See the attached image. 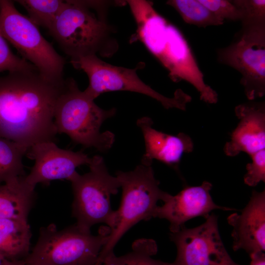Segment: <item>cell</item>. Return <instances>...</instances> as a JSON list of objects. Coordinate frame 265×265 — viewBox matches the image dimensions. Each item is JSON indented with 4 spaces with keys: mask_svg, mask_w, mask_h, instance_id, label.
<instances>
[{
    "mask_svg": "<svg viewBox=\"0 0 265 265\" xmlns=\"http://www.w3.org/2000/svg\"><path fill=\"white\" fill-rule=\"evenodd\" d=\"M152 120L143 117L136 122L143 133L145 152L141 163L151 165L154 159L177 169L185 153L191 152L193 143L189 136L184 132L173 135L158 131L152 127Z\"/></svg>",
    "mask_w": 265,
    "mask_h": 265,
    "instance_id": "cell-16",
    "label": "cell"
},
{
    "mask_svg": "<svg viewBox=\"0 0 265 265\" xmlns=\"http://www.w3.org/2000/svg\"><path fill=\"white\" fill-rule=\"evenodd\" d=\"M235 112L239 121L224 147L225 154L234 157L243 152L251 156L265 149V102L241 104Z\"/></svg>",
    "mask_w": 265,
    "mask_h": 265,
    "instance_id": "cell-15",
    "label": "cell"
},
{
    "mask_svg": "<svg viewBox=\"0 0 265 265\" xmlns=\"http://www.w3.org/2000/svg\"><path fill=\"white\" fill-rule=\"evenodd\" d=\"M4 71L10 73L37 70L32 64L13 53L0 30V72Z\"/></svg>",
    "mask_w": 265,
    "mask_h": 265,
    "instance_id": "cell-23",
    "label": "cell"
},
{
    "mask_svg": "<svg viewBox=\"0 0 265 265\" xmlns=\"http://www.w3.org/2000/svg\"><path fill=\"white\" fill-rule=\"evenodd\" d=\"M26 265H27L26 264Z\"/></svg>",
    "mask_w": 265,
    "mask_h": 265,
    "instance_id": "cell-29",
    "label": "cell"
},
{
    "mask_svg": "<svg viewBox=\"0 0 265 265\" xmlns=\"http://www.w3.org/2000/svg\"><path fill=\"white\" fill-rule=\"evenodd\" d=\"M242 13L241 23H265V0H234Z\"/></svg>",
    "mask_w": 265,
    "mask_h": 265,
    "instance_id": "cell-24",
    "label": "cell"
},
{
    "mask_svg": "<svg viewBox=\"0 0 265 265\" xmlns=\"http://www.w3.org/2000/svg\"><path fill=\"white\" fill-rule=\"evenodd\" d=\"M65 80L51 81L38 71L0 77V137L28 147L54 141V108Z\"/></svg>",
    "mask_w": 265,
    "mask_h": 265,
    "instance_id": "cell-1",
    "label": "cell"
},
{
    "mask_svg": "<svg viewBox=\"0 0 265 265\" xmlns=\"http://www.w3.org/2000/svg\"><path fill=\"white\" fill-rule=\"evenodd\" d=\"M34 164L30 173L22 177L23 182L35 189L39 183L49 184L53 180H67L82 165H89L92 157L81 151L74 152L58 147L54 141H49L30 146L26 155Z\"/></svg>",
    "mask_w": 265,
    "mask_h": 265,
    "instance_id": "cell-12",
    "label": "cell"
},
{
    "mask_svg": "<svg viewBox=\"0 0 265 265\" xmlns=\"http://www.w3.org/2000/svg\"><path fill=\"white\" fill-rule=\"evenodd\" d=\"M125 0H66L49 30L71 60L90 55L111 57L118 50L116 29L108 20L112 6Z\"/></svg>",
    "mask_w": 265,
    "mask_h": 265,
    "instance_id": "cell-3",
    "label": "cell"
},
{
    "mask_svg": "<svg viewBox=\"0 0 265 265\" xmlns=\"http://www.w3.org/2000/svg\"><path fill=\"white\" fill-rule=\"evenodd\" d=\"M250 257V265H265V254L263 252L254 254Z\"/></svg>",
    "mask_w": 265,
    "mask_h": 265,
    "instance_id": "cell-27",
    "label": "cell"
},
{
    "mask_svg": "<svg viewBox=\"0 0 265 265\" xmlns=\"http://www.w3.org/2000/svg\"><path fill=\"white\" fill-rule=\"evenodd\" d=\"M166 4L179 14L184 21L199 27L217 26L224 21L217 17L199 0H169Z\"/></svg>",
    "mask_w": 265,
    "mask_h": 265,
    "instance_id": "cell-21",
    "label": "cell"
},
{
    "mask_svg": "<svg viewBox=\"0 0 265 265\" xmlns=\"http://www.w3.org/2000/svg\"><path fill=\"white\" fill-rule=\"evenodd\" d=\"M0 30L22 55L44 78L61 82L65 59L42 35L37 26L16 8L14 2L0 0Z\"/></svg>",
    "mask_w": 265,
    "mask_h": 265,
    "instance_id": "cell-8",
    "label": "cell"
},
{
    "mask_svg": "<svg viewBox=\"0 0 265 265\" xmlns=\"http://www.w3.org/2000/svg\"><path fill=\"white\" fill-rule=\"evenodd\" d=\"M71 63L74 68L86 74L89 84L83 92L93 100L104 93L128 91L150 97L166 109L175 108L183 110L191 101V96L181 89H177L174 96L169 98L145 83L137 74V70L144 65L142 62L131 69L111 65L96 55H90L71 60Z\"/></svg>",
    "mask_w": 265,
    "mask_h": 265,
    "instance_id": "cell-9",
    "label": "cell"
},
{
    "mask_svg": "<svg viewBox=\"0 0 265 265\" xmlns=\"http://www.w3.org/2000/svg\"><path fill=\"white\" fill-rule=\"evenodd\" d=\"M233 227L234 251L243 249L250 256L265 250V191L254 190L247 205L240 213L227 218Z\"/></svg>",
    "mask_w": 265,
    "mask_h": 265,
    "instance_id": "cell-14",
    "label": "cell"
},
{
    "mask_svg": "<svg viewBox=\"0 0 265 265\" xmlns=\"http://www.w3.org/2000/svg\"><path fill=\"white\" fill-rule=\"evenodd\" d=\"M29 147L0 137V183H8L25 176L23 159Z\"/></svg>",
    "mask_w": 265,
    "mask_h": 265,
    "instance_id": "cell-19",
    "label": "cell"
},
{
    "mask_svg": "<svg viewBox=\"0 0 265 265\" xmlns=\"http://www.w3.org/2000/svg\"><path fill=\"white\" fill-rule=\"evenodd\" d=\"M26 10L29 19L37 26L49 30L65 6L66 0H18Z\"/></svg>",
    "mask_w": 265,
    "mask_h": 265,
    "instance_id": "cell-22",
    "label": "cell"
},
{
    "mask_svg": "<svg viewBox=\"0 0 265 265\" xmlns=\"http://www.w3.org/2000/svg\"><path fill=\"white\" fill-rule=\"evenodd\" d=\"M122 189L121 201L115 211L108 240L102 249L95 265H99L113 249L124 235L142 220L153 218L157 202H164L169 193L159 187L151 165L140 163L132 171L116 172Z\"/></svg>",
    "mask_w": 265,
    "mask_h": 265,
    "instance_id": "cell-5",
    "label": "cell"
},
{
    "mask_svg": "<svg viewBox=\"0 0 265 265\" xmlns=\"http://www.w3.org/2000/svg\"><path fill=\"white\" fill-rule=\"evenodd\" d=\"M94 101L73 78L67 79L55 104L54 124L57 134L65 133L76 144L105 152L112 147L115 136L109 131L101 132L100 129L116 109H104Z\"/></svg>",
    "mask_w": 265,
    "mask_h": 265,
    "instance_id": "cell-4",
    "label": "cell"
},
{
    "mask_svg": "<svg viewBox=\"0 0 265 265\" xmlns=\"http://www.w3.org/2000/svg\"><path fill=\"white\" fill-rule=\"evenodd\" d=\"M250 157L252 161L246 165L247 172L243 180L246 185L255 186L261 182H265V149Z\"/></svg>",
    "mask_w": 265,
    "mask_h": 265,
    "instance_id": "cell-26",
    "label": "cell"
},
{
    "mask_svg": "<svg viewBox=\"0 0 265 265\" xmlns=\"http://www.w3.org/2000/svg\"><path fill=\"white\" fill-rule=\"evenodd\" d=\"M212 188L211 183L204 181L199 186L186 187L175 195L169 194L164 204L156 207L153 218L168 220L171 233H175L187 221L197 216L206 218L214 210H236L216 205L210 194Z\"/></svg>",
    "mask_w": 265,
    "mask_h": 265,
    "instance_id": "cell-13",
    "label": "cell"
},
{
    "mask_svg": "<svg viewBox=\"0 0 265 265\" xmlns=\"http://www.w3.org/2000/svg\"><path fill=\"white\" fill-rule=\"evenodd\" d=\"M31 237L27 219H0V255L12 261H24L30 252Z\"/></svg>",
    "mask_w": 265,
    "mask_h": 265,
    "instance_id": "cell-17",
    "label": "cell"
},
{
    "mask_svg": "<svg viewBox=\"0 0 265 265\" xmlns=\"http://www.w3.org/2000/svg\"><path fill=\"white\" fill-rule=\"evenodd\" d=\"M0 265H26L24 260L12 261L0 255Z\"/></svg>",
    "mask_w": 265,
    "mask_h": 265,
    "instance_id": "cell-28",
    "label": "cell"
},
{
    "mask_svg": "<svg viewBox=\"0 0 265 265\" xmlns=\"http://www.w3.org/2000/svg\"><path fill=\"white\" fill-rule=\"evenodd\" d=\"M217 60L241 76L240 83L251 101L265 94V24H241L232 43L216 50Z\"/></svg>",
    "mask_w": 265,
    "mask_h": 265,
    "instance_id": "cell-10",
    "label": "cell"
},
{
    "mask_svg": "<svg viewBox=\"0 0 265 265\" xmlns=\"http://www.w3.org/2000/svg\"><path fill=\"white\" fill-rule=\"evenodd\" d=\"M109 233L108 227L93 235L76 224L61 230L51 224L41 228L37 241L24 261L27 265H95Z\"/></svg>",
    "mask_w": 265,
    "mask_h": 265,
    "instance_id": "cell-6",
    "label": "cell"
},
{
    "mask_svg": "<svg viewBox=\"0 0 265 265\" xmlns=\"http://www.w3.org/2000/svg\"><path fill=\"white\" fill-rule=\"evenodd\" d=\"M35 196V189L26 185L22 178L0 185V219H27Z\"/></svg>",
    "mask_w": 265,
    "mask_h": 265,
    "instance_id": "cell-18",
    "label": "cell"
},
{
    "mask_svg": "<svg viewBox=\"0 0 265 265\" xmlns=\"http://www.w3.org/2000/svg\"><path fill=\"white\" fill-rule=\"evenodd\" d=\"M89 166L88 172L80 175L76 171L68 180L73 193L72 215L82 231L90 232L92 226L99 223L106 224L110 229L115 214L110 197L117 193L119 181L109 173L100 156H93Z\"/></svg>",
    "mask_w": 265,
    "mask_h": 265,
    "instance_id": "cell-7",
    "label": "cell"
},
{
    "mask_svg": "<svg viewBox=\"0 0 265 265\" xmlns=\"http://www.w3.org/2000/svg\"><path fill=\"white\" fill-rule=\"evenodd\" d=\"M136 24L132 40L141 41L168 71L175 82L186 81L197 90L201 100L215 104L218 95L207 84L191 49L182 32L145 0L126 1Z\"/></svg>",
    "mask_w": 265,
    "mask_h": 265,
    "instance_id": "cell-2",
    "label": "cell"
},
{
    "mask_svg": "<svg viewBox=\"0 0 265 265\" xmlns=\"http://www.w3.org/2000/svg\"><path fill=\"white\" fill-rule=\"evenodd\" d=\"M202 224L185 226L171 233L170 239L177 248V256L171 265H240L227 251L221 238L217 217L210 214Z\"/></svg>",
    "mask_w": 265,
    "mask_h": 265,
    "instance_id": "cell-11",
    "label": "cell"
},
{
    "mask_svg": "<svg viewBox=\"0 0 265 265\" xmlns=\"http://www.w3.org/2000/svg\"><path fill=\"white\" fill-rule=\"evenodd\" d=\"M199 1L217 17L224 22L227 20L240 22L241 20V12L232 0H199Z\"/></svg>",
    "mask_w": 265,
    "mask_h": 265,
    "instance_id": "cell-25",
    "label": "cell"
},
{
    "mask_svg": "<svg viewBox=\"0 0 265 265\" xmlns=\"http://www.w3.org/2000/svg\"><path fill=\"white\" fill-rule=\"evenodd\" d=\"M157 251V243L153 239L141 238L133 243L131 252L121 256H116L112 252L99 265H171L170 263L152 258Z\"/></svg>",
    "mask_w": 265,
    "mask_h": 265,
    "instance_id": "cell-20",
    "label": "cell"
}]
</instances>
